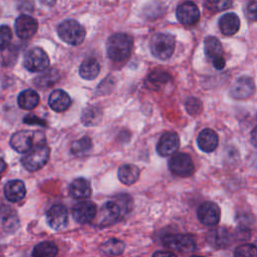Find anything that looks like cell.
<instances>
[{
    "label": "cell",
    "mask_w": 257,
    "mask_h": 257,
    "mask_svg": "<svg viewBox=\"0 0 257 257\" xmlns=\"http://www.w3.org/2000/svg\"><path fill=\"white\" fill-rule=\"evenodd\" d=\"M133 37L123 32L112 34L106 43V53L110 60L120 62L125 60L133 49Z\"/></svg>",
    "instance_id": "6da1fadb"
},
{
    "label": "cell",
    "mask_w": 257,
    "mask_h": 257,
    "mask_svg": "<svg viewBox=\"0 0 257 257\" xmlns=\"http://www.w3.org/2000/svg\"><path fill=\"white\" fill-rule=\"evenodd\" d=\"M49 156V147L44 142H40L35 144L29 151L25 153V155L21 159V163L26 170L34 172L40 170L46 165Z\"/></svg>",
    "instance_id": "7a4b0ae2"
},
{
    "label": "cell",
    "mask_w": 257,
    "mask_h": 257,
    "mask_svg": "<svg viewBox=\"0 0 257 257\" xmlns=\"http://www.w3.org/2000/svg\"><path fill=\"white\" fill-rule=\"evenodd\" d=\"M175 37L168 33H156L150 41L151 53L161 60L169 59L175 50Z\"/></svg>",
    "instance_id": "3957f363"
},
{
    "label": "cell",
    "mask_w": 257,
    "mask_h": 257,
    "mask_svg": "<svg viewBox=\"0 0 257 257\" xmlns=\"http://www.w3.org/2000/svg\"><path fill=\"white\" fill-rule=\"evenodd\" d=\"M57 33L60 39L69 45H79L85 38L83 26L72 19L61 22L57 27Z\"/></svg>",
    "instance_id": "277c9868"
},
{
    "label": "cell",
    "mask_w": 257,
    "mask_h": 257,
    "mask_svg": "<svg viewBox=\"0 0 257 257\" xmlns=\"http://www.w3.org/2000/svg\"><path fill=\"white\" fill-rule=\"evenodd\" d=\"M50 63L47 53L40 47L30 48L24 55L23 65L30 72H40L48 68Z\"/></svg>",
    "instance_id": "5b68a950"
},
{
    "label": "cell",
    "mask_w": 257,
    "mask_h": 257,
    "mask_svg": "<svg viewBox=\"0 0 257 257\" xmlns=\"http://www.w3.org/2000/svg\"><path fill=\"white\" fill-rule=\"evenodd\" d=\"M163 243L167 248L178 252L190 253L196 250L197 242L191 234H170L163 238Z\"/></svg>",
    "instance_id": "8992f818"
},
{
    "label": "cell",
    "mask_w": 257,
    "mask_h": 257,
    "mask_svg": "<svg viewBox=\"0 0 257 257\" xmlns=\"http://www.w3.org/2000/svg\"><path fill=\"white\" fill-rule=\"evenodd\" d=\"M168 167L173 175L181 178L190 177L195 171V166L192 158L185 153L175 154L170 159Z\"/></svg>",
    "instance_id": "52a82bcc"
},
{
    "label": "cell",
    "mask_w": 257,
    "mask_h": 257,
    "mask_svg": "<svg viewBox=\"0 0 257 257\" xmlns=\"http://www.w3.org/2000/svg\"><path fill=\"white\" fill-rule=\"evenodd\" d=\"M197 217L200 223L205 226H215L219 223L221 217L220 207L211 201L202 203L197 210Z\"/></svg>",
    "instance_id": "ba28073f"
},
{
    "label": "cell",
    "mask_w": 257,
    "mask_h": 257,
    "mask_svg": "<svg viewBox=\"0 0 257 257\" xmlns=\"http://www.w3.org/2000/svg\"><path fill=\"white\" fill-rule=\"evenodd\" d=\"M46 222L53 230H61L68 224V212L65 206L55 204L46 212Z\"/></svg>",
    "instance_id": "9c48e42d"
},
{
    "label": "cell",
    "mask_w": 257,
    "mask_h": 257,
    "mask_svg": "<svg viewBox=\"0 0 257 257\" xmlns=\"http://www.w3.org/2000/svg\"><path fill=\"white\" fill-rule=\"evenodd\" d=\"M71 213L77 223L87 224L96 216V205L91 201H80L72 207Z\"/></svg>",
    "instance_id": "30bf717a"
},
{
    "label": "cell",
    "mask_w": 257,
    "mask_h": 257,
    "mask_svg": "<svg viewBox=\"0 0 257 257\" xmlns=\"http://www.w3.org/2000/svg\"><path fill=\"white\" fill-rule=\"evenodd\" d=\"M176 16L180 23L184 25H194L200 19V10L198 6L191 2L187 1L180 4L176 10Z\"/></svg>",
    "instance_id": "8fae6325"
},
{
    "label": "cell",
    "mask_w": 257,
    "mask_h": 257,
    "mask_svg": "<svg viewBox=\"0 0 257 257\" xmlns=\"http://www.w3.org/2000/svg\"><path fill=\"white\" fill-rule=\"evenodd\" d=\"M35 135L31 131L16 132L10 139V146L18 153H26L35 145Z\"/></svg>",
    "instance_id": "7c38bea8"
},
{
    "label": "cell",
    "mask_w": 257,
    "mask_h": 257,
    "mask_svg": "<svg viewBox=\"0 0 257 257\" xmlns=\"http://www.w3.org/2000/svg\"><path fill=\"white\" fill-rule=\"evenodd\" d=\"M121 217H123V214L119 206L114 200H111L106 202L104 205H102L99 212L98 224L102 226L112 225L117 221H119Z\"/></svg>",
    "instance_id": "4fadbf2b"
},
{
    "label": "cell",
    "mask_w": 257,
    "mask_h": 257,
    "mask_svg": "<svg viewBox=\"0 0 257 257\" xmlns=\"http://www.w3.org/2000/svg\"><path fill=\"white\" fill-rule=\"evenodd\" d=\"M255 90V83L250 76H241L236 79L230 88V94L236 99L250 97Z\"/></svg>",
    "instance_id": "5bb4252c"
},
{
    "label": "cell",
    "mask_w": 257,
    "mask_h": 257,
    "mask_svg": "<svg viewBox=\"0 0 257 257\" xmlns=\"http://www.w3.org/2000/svg\"><path fill=\"white\" fill-rule=\"evenodd\" d=\"M15 32L21 39L31 38L37 31V21L29 15H20L15 20Z\"/></svg>",
    "instance_id": "9a60e30c"
},
{
    "label": "cell",
    "mask_w": 257,
    "mask_h": 257,
    "mask_svg": "<svg viewBox=\"0 0 257 257\" xmlns=\"http://www.w3.org/2000/svg\"><path fill=\"white\" fill-rule=\"evenodd\" d=\"M180 145V138L176 133H165L157 144V153L162 157H168L177 152Z\"/></svg>",
    "instance_id": "2e32d148"
},
{
    "label": "cell",
    "mask_w": 257,
    "mask_h": 257,
    "mask_svg": "<svg viewBox=\"0 0 257 257\" xmlns=\"http://www.w3.org/2000/svg\"><path fill=\"white\" fill-rule=\"evenodd\" d=\"M197 144L201 151L205 153L214 152L219 144V138L217 133L212 128H204L202 130L197 138Z\"/></svg>",
    "instance_id": "e0dca14e"
},
{
    "label": "cell",
    "mask_w": 257,
    "mask_h": 257,
    "mask_svg": "<svg viewBox=\"0 0 257 257\" xmlns=\"http://www.w3.org/2000/svg\"><path fill=\"white\" fill-rule=\"evenodd\" d=\"M207 242L215 249H223L231 244V235L225 228H214L207 234Z\"/></svg>",
    "instance_id": "ac0fdd59"
},
{
    "label": "cell",
    "mask_w": 257,
    "mask_h": 257,
    "mask_svg": "<svg viewBox=\"0 0 257 257\" xmlns=\"http://www.w3.org/2000/svg\"><path fill=\"white\" fill-rule=\"evenodd\" d=\"M48 104L52 110L56 112H63L70 106L71 98L66 91L62 89H55L49 95Z\"/></svg>",
    "instance_id": "d6986e66"
},
{
    "label": "cell",
    "mask_w": 257,
    "mask_h": 257,
    "mask_svg": "<svg viewBox=\"0 0 257 257\" xmlns=\"http://www.w3.org/2000/svg\"><path fill=\"white\" fill-rule=\"evenodd\" d=\"M25 185L20 180H11L4 186V196L8 201L12 203H16L22 200L25 197Z\"/></svg>",
    "instance_id": "ffe728a7"
},
{
    "label": "cell",
    "mask_w": 257,
    "mask_h": 257,
    "mask_svg": "<svg viewBox=\"0 0 257 257\" xmlns=\"http://www.w3.org/2000/svg\"><path fill=\"white\" fill-rule=\"evenodd\" d=\"M219 28L224 35H233L240 28V19L235 13H226L219 19Z\"/></svg>",
    "instance_id": "44dd1931"
},
{
    "label": "cell",
    "mask_w": 257,
    "mask_h": 257,
    "mask_svg": "<svg viewBox=\"0 0 257 257\" xmlns=\"http://www.w3.org/2000/svg\"><path fill=\"white\" fill-rule=\"evenodd\" d=\"M69 194L72 198L77 200L88 198L91 195L89 182L84 178L75 179L69 186Z\"/></svg>",
    "instance_id": "7402d4cb"
},
{
    "label": "cell",
    "mask_w": 257,
    "mask_h": 257,
    "mask_svg": "<svg viewBox=\"0 0 257 257\" xmlns=\"http://www.w3.org/2000/svg\"><path fill=\"white\" fill-rule=\"evenodd\" d=\"M79 75L85 80H92L96 78L100 71V65L98 61L92 57L84 59L79 66Z\"/></svg>",
    "instance_id": "603a6c76"
},
{
    "label": "cell",
    "mask_w": 257,
    "mask_h": 257,
    "mask_svg": "<svg viewBox=\"0 0 257 257\" xmlns=\"http://www.w3.org/2000/svg\"><path fill=\"white\" fill-rule=\"evenodd\" d=\"M118 180L124 185H133L140 177V169L136 165L125 164L118 168L117 171Z\"/></svg>",
    "instance_id": "cb8c5ba5"
},
{
    "label": "cell",
    "mask_w": 257,
    "mask_h": 257,
    "mask_svg": "<svg viewBox=\"0 0 257 257\" xmlns=\"http://www.w3.org/2000/svg\"><path fill=\"white\" fill-rule=\"evenodd\" d=\"M17 102L20 108L30 110L38 105L39 95L33 89H25L19 93L17 97Z\"/></svg>",
    "instance_id": "d4e9b609"
},
{
    "label": "cell",
    "mask_w": 257,
    "mask_h": 257,
    "mask_svg": "<svg viewBox=\"0 0 257 257\" xmlns=\"http://www.w3.org/2000/svg\"><path fill=\"white\" fill-rule=\"evenodd\" d=\"M58 79H59V72L57 69H55V68L47 69L46 68L43 73H41L34 79V84L37 87L44 89V88L52 86L55 82L58 81Z\"/></svg>",
    "instance_id": "484cf974"
},
{
    "label": "cell",
    "mask_w": 257,
    "mask_h": 257,
    "mask_svg": "<svg viewBox=\"0 0 257 257\" xmlns=\"http://www.w3.org/2000/svg\"><path fill=\"white\" fill-rule=\"evenodd\" d=\"M102 111L100 107L97 105L90 104L83 109L80 120L84 125H95L100 121Z\"/></svg>",
    "instance_id": "4316f807"
},
{
    "label": "cell",
    "mask_w": 257,
    "mask_h": 257,
    "mask_svg": "<svg viewBox=\"0 0 257 257\" xmlns=\"http://www.w3.org/2000/svg\"><path fill=\"white\" fill-rule=\"evenodd\" d=\"M92 146H93V144H92L91 139L89 137L85 136V137H82L81 139H78V140L74 141L71 144L70 153L74 157L81 158V157H84V156L88 155L91 152Z\"/></svg>",
    "instance_id": "83f0119b"
},
{
    "label": "cell",
    "mask_w": 257,
    "mask_h": 257,
    "mask_svg": "<svg viewBox=\"0 0 257 257\" xmlns=\"http://www.w3.org/2000/svg\"><path fill=\"white\" fill-rule=\"evenodd\" d=\"M205 54L211 60L223 56V47L218 38L214 36H208L204 41Z\"/></svg>",
    "instance_id": "f1b7e54d"
},
{
    "label": "cell",
    "mask_w": 257,
    "mask_h": 257,
    "mask_svg": "<svg viewBox=\"0 0 257 257\" xmlns=\"http://www.w3.org/2000/svg\"><path fill=\"white\" fill-rule=\"evenodd\" d=\"M58 253V248L55 243L51 241H44L37 244L33 251L32 256L35 257H47V256H55Z\"/></svg>",
    "instance_id": "f546056e"
},
{
    "label": "cell",
    "mask_w": 257,
    "mask_h": 257,
    "mask_svg": "<svg viewBox=\"0 0 257 257\" xmlns=\"http://www.w3.org/2000/svg\"><path fill=\"white\" fill-rule=\"evenodd\" d=\"M170 79V75L167 71L164 70H154L149 75L146 84L151 87L152 89H158L161 87V85L168 82Z\"/></svg>",
    "instance_id": "4dcf8cb0"
},
{
    "label": "cell",
    "mask_w": 257,
    "mask_h": 257,
    "mask_svg": "<svg viewBox=\"0 0 257 257\" xmlns=\"http://www.w3.org/2000/svg\"><path fill=\"white\" fill-rule=\"evenodd\" d=\"M124 248H125V245L121 240L112 238L104 242L101 245L100 250L102 253L106 255H120L123 252Z\"/></svg>",
    "instance_id": "1f68e13d"
},
{
    "label": "cell",
    "mask_w": 257,
    "mask_h": 257,
    "mask_svg": "<svg viewBox=\"0 0 257 257\" xmlns=\"http://www.w3.org/2000/svg\"><path fill=\"white\" fill-rule=\"evenodd\" d=\"M232 0H206L205 6L207 9L213 12H220L230 8Z\"/></svg>",
    "instance_id": "d6a6232c"
},
{
    "label": "cell",
    "mask_w": 257,
    "mask_h": 257,
    "mask_svg": "<svg viewBox=\"0 0 257 257\" xmlns=\"http://www.w3.org/2000/svg\"><path fill=\"white\" fill-rule=\"evenodd\" d=\"M114 201L119 206L123 216L127 213H130L133 209V199L130 195L126 194H119L114 198Z\"/></svg>",
    "instance_id": "836d02e7"
},
{
    "label": "cell",
    "mask_w": 257,
    "mask_h": 257,
    "mask_svg": "<svg viewBox=\"0 0 257 257\" xmlns=\"http://www.w3.org/2000/svg\"><path fill=\"white\" fill-rule=\"evenodd\" d=\"M185 107H186V110L191 114V115H198L201 113L202 111V108H203V105H202V102L197 98V97H194V96H191L189 97L186 102H185Z\"/></svg>",
    "instance_id": "e575fe53"
},
{
    "label": "cell",
    "mask_w": 257,
    "mask_h": 257,
    "mask_svg": "<svg viewBox=\"0 0 257 257\" xmlns=\"http://www.w3.org/2000/svg\"><path fill=\"white\" fill-rule=\"evenodd\" d=\"M114 82H115V79H114L113 76H110V75H109V76L103 78L102 81H101V82L99 83V85L97 86L95 93L98 94V95L109 93V92L113 89Z\"/></svg>",
    "instance_id": "d590c367"
},
{
    "label": "cell",
    "mask_w": 257,
    "mask_h": 257,
    "mask_svg": "<svg viewBox=\"0 0 257 257\" xmlns=\"http://www.w3.org/2000/svg\"><path fill=\"white\" fill-rule=\"evenodd\" d=\"M12 40V31L9 26H0V50L6 49Z\"/></svg>",
    "instance_id": "8d00e7d4"
},
{
    "label": "cell",
    "mask_w": 257,
    "mask_h": 257,
    "mask_svg": "<svg viewBox=\"0 0 257 257\" xmlns=\"http://www.w3.org/2000/svg\"><path fill=\"white\" fill-rule=\"evenodd\" d=\"M256 253V246L254 244H243L236 248L234 255L238 257H254Z\"/></svg>",
    "instance_id": "74e56055"
},
{
    "label": "cell",
    "mask_w": 257,
    "mask_h": 257,
    "mask_svg": "<svg viewBox=\"0 0 257 257\" xmlns=\"http://www.w3.org/2000/svg\"><path fill=\"white\" fill-rule=\"evenodd\" d=\"M245 15L251 21L256 20V1L255 0H251L248 2L245 8Z\"/></svg>",
    "instance_id": "f35d334b"
},
{
    "label": "cell",
    "mask_w": 257,
    "mask_h": 257,
    "mask_svg": "<svg viewBox=\"0 0 257 257\" xmlns=\"http://www.w3.org/2000/svg\"><path fill=\"white\" fill-rule=\"evenodd\" d=\"M25 123H28V124H41V125H44L45 122L43 121V119H40L34 115H28L26 117H24V120H23Z\"/></svg>",
    "instance_id": "ab89813d"
},
{
    "label": "cell",
    "mask_w": 257,
    "mask_h": 257,
    "mask_svg": "<svg viewBox=\"0 0 257 257\" xmlns=\"http://www.w3.org/2000/svg\"><path fill=\"white\" fill-rule=\"evenodd\" d=\"M212 63H213V66L216 69H223L225 67L226 61H225V58L223 56H220V57H217V58L213 59Z\"/></svg>",
    "instance_id": "60d3db41"
},
{
    "label": "cell",
    "mask_w": 257,
    "mask_h": 257,
    "mask_svg": "<svg viewBox=\"0 0 257 257\" xmlns=\"http://www.w3.org/2000/svg\"><path fill=\"white\" fill-rule=\"evenodd\" d=\"M39 1L46 6H53L56 3V0H39Z\"/></svg>",
    "instance_id": "b9f144b4"
},
{
    "label": "cell",
    "mask_w": 257,
    "mask_h": 257,
    "mask_svg": "<svg viewBox=\"0 0 257 257\" xmlns=\"http://www.w3.org/2000/svg\"><path fill=\"white\" fill-rule=\"evenodd\" d=\"M158 255H167V256H174L175 254L174 253H172V252H161V251H159V252H156V253H154V256H158Z\"/></svg>",
    "instance_id": "7bdbcfd3"
},
{
    "label": "cell",
    "mask_w": 257,
    "mask_h": 257,
    "mask_svg": "<svg viewBox=\"0 0 257 257\" xmlns=\"http://www.w3.org/2000/svg\"><path fill=\"white\" fill-rule=\"evenodd\" d=\"M252 144L254 147H256V127H254L252 131Z\"/></svg>",
    "instance_id": "ee69618b"
},
{
    "label": "cell",
    "mask_w": 257,
    "mask_h": 257,
    "mask_svg": "<svg viewBox=\"0 0 257 257\" xmlns=\"http://www.w3.org/2000/svg\"><path fill=\"white\" fill-rule=\"evenodd\" d=\"M5 169H6V164H5V162L3 161V159L0 158V173L4 172Z\"/></svg>",
    "instance_id": "f6af8a7d"
},
{
    "label": "cell",
    "mask_w": 257,
    "mask_h": 257,
    "mask_svg": "<svg viewBox=\"0 0 257 257\" xmlns=\"http://www.w3.org/2000/svg\"><path fill=\"white\" fill-rule=\"evenodd\" d=\"M0 179H1V176H0Z\"/></svg>",
    "instance_id": "bcb514c9"
}]
</instances>
